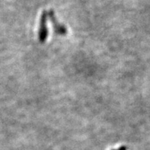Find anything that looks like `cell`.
I'll return each instance as SVG.
<instances>
[{
	"label": "cell",
	"instance_id": "obj_1",
	"mask_svg": "<svg viewBox=\"0 0 150 150\" xmlns=\"http://www.w3.org/2000/svg\"><path fill=\"white\" fill-rule=\"evenodd\" d=\"M48 12L44 11L40 15V28H39V40L40 42L44 43L48 37V28L47 25Z\"/></svg>",
	"mask_w": 150,
	"mask_h": 150
},
{
	"label": "cell",
	"instance_id": "obj_2",
	"mask_svg": "<svg viewBox=\"0 0 150 150\" xmlns=\"http://www.w3.org/2000/svg\"><path fill=\"white\" fill-rule=\"evenodd\" d=\"M48 17L50 18V20L51 21L53 27V30H54L56 34H59V35H66L67 34V27H65L63 25L58 22L57 18H56L55 12H54L53 10L51 9L48 11Z\"/></svg>",
	"mask_w": 150,
	"mask_h": 150
}]
</instances>
